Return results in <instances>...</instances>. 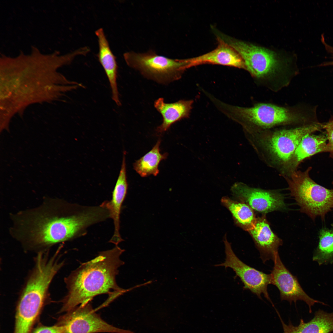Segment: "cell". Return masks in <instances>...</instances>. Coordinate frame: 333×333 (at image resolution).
Masks as SVG:
<instances>
[{"instance_id":"obj_1","label":"cell","mask_w":333,"mask_h":333,"mask_svg":"<svg viewBox=\"0 0 333 333\" xmlns=\"http://www.w3.org/2000/svg\"><path fill=\"white\" fill-rule=\"evenodd\" d=\"M10 234L27 251L52 246L84 235L88 227L104 221L99 206H85L57 198H46L39 206L10 215Z\"/></svg>"},{"instance_id":"obj_2","label":"cell","mask_w":333,"mask_h":333,"mask_svg":"<svg viewBox=\"0 0 333 333\" xmlns=\"http://www.w3.org/2000/svg\"><path fill=\"white\" fill-rule=\"evenodd\" d=\"M64 63H3L0 68V115L8 121L22 117L25 109L36 103L59 100L79 88L58 72Z\"/></svg>"},{"instance_id":"obj_3","label":"cell","mask_w":333,"mask_h":333,"mask_svg":"<svg viewBox=\"0 0 333 333\" xmlns=\"http://www.w3.org/2000/svg\"><path fill=\"white\" fill-rule=\"evenodd\" d=\"M118 245L100 252L94 259L81 264L64 278L67 290L62 300L60 312H66L81 305L90 302L95 296L107 294L109 298L101 308L109 305L124 293L136 288L120 287L116 282L118 268L124 264L120 259L124 252Z\"/></svg>"},{"instance_id":"obj_4","label":"cell","mask_w":333,"mask_h":333,"mask_svg":"<svg viewBox=\"0 0 333 333\" xmlns=\"http://www.w3.org/2000/svg\"><path fill=\"white\" fill-rule=\"evenodd\" d=\"M217 39L233 48L257 84L277 92L287 86L298 73L286 60L270 50L236 39L219 31Z\"/></svg>"},{"instance_id":"obj_5","label":"cell","mask_w":333,"mask_h":333,"mask_svg":"<svg viewBox=\"0 0 333 333\" xmlns=\"http://www.w3.org/2000/svg\"><path fill=\"white\" fill-rule=\"evenodd\" d=\"M222 112L240 124L249 134L280 126H295L313 121L310 120L308 109L298 105L283 106L261 103L243 107L224 103Z\"/></svg>"},{"instance_id":"obj_6","label":"cell","mask_w":333,"mask_h":333,"mask_svg":"<svg viewBox=\"0 0 333 333\" xmlns=\"http://www.w3.org/2000/svg\"><path fill=\"white\" fill-rule=\"evenodd\" d=\"M324 124L315 121L291 128L268 130L250 134L256 136V140L273 165L281 171L289 161L303 138L323 129Z\"/></svg>"},{"instance_id":"obj_7","label":"cell","mask_w":333,"mask_h":333,"mask_svg":"<svg viewBox=\"0 0 333 333\" xmlns=\"http://www.w3.org/2000/svg\"><path fill=\"white\" fill-rule=\"evenodd\" d=\"M311 167L304 171H294L284 177L291 195L301 211L314 221L318 216L325 220L326 215L333 208V189H328L315 182L310 177Z\"/></svg>"},{"instance_id":"obj_8","label":"cell","mask_w":333,"mask_h":333,"mask_svg":"<svg viewBox=\"0 0 333 333\" xmlns=\"http://www.w3.org/2000/svg\"><path fill=\"white\" fill-rule=\"evenodd\" d=\"M123 56L129 67L145 77L163 84L180 79L185 70L190 68L188 59H171L151 50L143 53L127 52Z\"/></svg>"},{"instance_id":"obj_9","label":"cell","mask_w":333,"mask_h":333,"mask_svg":"<svg viewBox=\"0 0 333 333\" xmlns=\"http://www.w3.org/2000/svg\"><path fill=\"white\" fill-rule=\"evenodd\" d=\"M90 302L79 305L65 313L57 324L63 333H135L116 327L104 320Z\"/></svg>"},{"instance_id":"obj_10","label":"cell","mask_w":333,"mask_h":333,"mask_svg":"<svg viewBox=\"0 0 333 333\" xmlns=\"http://www.w3.org/2000/svg\"><path fill=\"white\" fill-rule=\"evenodd\" d=\"M226 258L225 261L215 265L232 269L244 284V289L249 290L262 299L261 294L273 305L267 290L269 285L271 284V276L260 271L244 263L234 253L231 245L226 238L224 239Z\"/></svg>"},{"instance_id":"obj_11","label":"cell","mask_w":333,"mask_h":333,"mask_svg":"<svg viewBox=\"0 0 333 333\" xmlns=\"http://www.w3.org/2000/svg\"><path fill=\"white\" fill-rule=\"evenodd\" d=\"M274 266L270 273L271 284L279 290L282 301L286 300L290 304L295 303L298 300L304 301L308 305L310 313L311 307L315 303L324 305L323 302L310 297L303 290L297 277L293 275L282 261L278 252L276 253L273 261Z\"/></svg>"},{"instance_id":"obj_12","label":"cell","mask_w":333,"mask_h":333,"mask_svg":"<svg viewBox=\"0 0 333 333\" xmlns=\"http://www.w3.org/2000/svg\"><path fill=\"white\" fill-rule=\"evenodd\" d=\"M231 190L252 209L259 212L267 213L286 208L283 197L278 193L251 187L242 183H235Z\"/></svg>"},{"instance_id":"obj_13","label":"cell","mask_w":333,"mask_h":333,"mask_svg":"<svg viewBox=\"0 0 333 333\" xmlns=\"http://www.w3.org/2000/svg\"><path fill=\"white\" fill-rule=\"evenodd\" d=\"M327 136L312 134L304 136L298 144L289 162L281 171L284 177L297 170L300 164L305 159L316 154L327 152Z\"/></svg>"},{"instance_id":"obj_14","label":"cell","mask_w":333,"mask_h":333,"mask_svg":"<svg viewBox=\"0 0 333 333\" xmlns=\"http://www.w3.org/2000/svg\"><path fill=\"white\" fill-rule=\"evenodd\" d=\"M249 232L259 252L263 263L270 260L273 261L282 242L272 231L265 217L257 218L254 227Z\"/></svg>"},{"instance_id":"obj_15","label":"cell","mask_w":333,"mask_h":333,"mask_svg":"<svg viewBox=\"0 0 333 333\" xmlns=\"http://www.w3.org/2000/svg\"><path fill=\"white\" fill-rule=\"evenodd\" d=\"M126 152L124 151L119 174L112 192V198L107 204L110 211L111 218L113 219L114 232L110 241L119 243L123 240L120 233V218L122 204L126 195L128 184L126 175Z\"/></svg>"},{"instance_id":"obj_16","label":"cell","mask_w":333,"mask_h":333,"mask_svg":"<svg viewBox=\"0 0 333 333\" xmlns=\"http://www.w3.org/2000/svg\"><path fill=\"white\" fill-rule=\"evenodd\" d=\"M99 46L98 60L106 75L110 85L112 98L118 106L121 103L117 83V65L115 56L110 49L104 30L100 28L95 31Z\"/></svg>"},{"instance_id":"obj_17","label":"cell","mask_w":333,"mask_h":333,"mask_svg":"<svg viewBox=\"0 0 333 333\" xmlns=\"http://www.w3.org/2000/svg\"><path fill=\"white\" fill-rule=\"evenodd\" d=\"M218 40V45L214 50L199 56L189 59L190 67L209 64L245 69L244 61L237 52L227 44Z\"/></svg>"},{"instance_id":"obj_18","label":"cell","mask_w":333,"mask_h":333,"mask_svg":"<svg viewBox=\"0 0 333 333\" xmlns=\"http://www.w3.org/2000/svg\"><path fill=\"white\" fill-rule=\"evenodd\" d=\"M192 100H181L172 103H166L162 98L154 102V106L162 115V122L156 130L159 133H163L175 123L189 116L192 108Z\"/></svg>"},{"instance_id":"obj_19","label":"cell","mask_w":333,"mask_h":333,"mask_svg":"<svg viewBox=\"0 0 333 333\" xmlns=\"http://www.w3.org/2000/svg\"><path fill=\"white\" fill-rule=\"evenodd\" d=\"M282 324L283 333H330L333 331V312L327 313L319 309L313 318L305 323L301 319L299 324L295 326L290 321L286 324L277 312Z\"/></svg>"},{"instance_id":"obj_20","label":"cell","mask_w":333,"mask_h":333,"mask_svg":"<svg viewBox=\"0 0 333 333\" xmlns=\"http://www.w3.org/2000/svg\"><path fill=\"white\" fill-rule=\"evenodd\" d=\"M161 140L159 139L151 150L134 163V169L141 177H146L151 175L156 176L159 173V164L166 159L168 155L167 153H161Z\"/></svg>"},{"instance_id":"obj_21","label":"cell","mask_w":333,"mask_h":333,"mask_svg":"<svg viewBox=\"0 0 333 333\" xmlns=\"http://www.w3.org/2000/svg\"><path fill=\"white\" fill-rule=\"evenodd\" d=\"M318 246L314 250L312 260L319 265L333 263V224L329 227H322L318 233Z\"/></svg>"},{"instance_id":"obj_22","label":"cell","mask_w":333,"mask_h":333,"mask_svg":"<svg viewBox=\"0 0 333 333\" xmlns=\"http://www.w3.org/2000/svg\"><path fill=\"white\" fill-rule=\"evenodd\" d=\"M221 202L232 213L237 223L244 229L249 231L254 226L257 218L252 208L246 204L223 197Z\"/></svg>"},{"instance_id":"obj_23","label":"cell","mask_w":333,"mask_h":333,"mask_svg":"<svg viewBox=\"0 0 333 333\" xmlns=\"http://www.w3.org/2000/svg\"><path fill=\"white\" fill-rule=\"evenodd\" d=\"M323 129L326 130V136L328 140L327 152L330 153V156L333 158V116L327 123L324 125Z\"/></svg>"},{"instance_id":"obj_24","label":"cell","mask_w":333,"mask_h":333,"mask_svg":"<svg viewBox=\"0 0 333 333\" xmlns=\"http://www.w3.org/2000/svg\"><path fill=\"white\" fill-rule=\"evenodd\" d=\"M62 327L57 324L51 327L40 326L35 329L32 333H63Z\"/></svg>"},{"instance_id":"obj_25","label":"cell","mask_w":333,"mask_h":333,"mask_svg":"<svg viewBox=\"0 0 333 333\" xmlns=\"http://www.w3.org/2000/svg\"><path fill=\"white\" fill-rule=\"evenodd\" d=\"M321 40L322 43L324 46L326 50L331 55V60L330 61L324 62L322 64L320 65V66H333V47L328 44L325 42L324 35H322Z\"/></svg>"}]
</instances>
